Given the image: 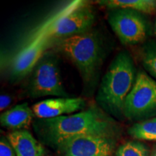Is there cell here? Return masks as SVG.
I'll return each mask as SVG.
<instances>
[{"mask_svg": "<svg viewBox=\"0 0 156 156\" xmlns=\"http://www.w3.org/2000/svg\"><path fill=\"white\" fill-rule=\"evenodd\" d=\"M33 127L40 141L56 151L65 142L80 136H119L121 132L119 123L96 103L73 115L36 119Z\"/></svg>", "mask_w": 156, "mask_h": 156, "instance_id": "6da1fadb", "label": "cell"}, {"mask_svg": "<svg viewBox=\"0 0 156 156\" xmlns=\"http://www.w3.org/2000/svg\"><path fill=\"white\" fill-rule=\"evenodd\" d=\"M136 69L127 51L119 53L101 80L95 96L96 104L113 118L124 117V103L136 80Z\"/></svg>", "mask_w": 156, "mask_h": 156, "instance_id": "7a4b0ae2", "label": "cell"}, {"mask_svg": "<svg viewBox=\"0 0 156 156\" xmlns=\"http://www.w3.org/2000/svg\"><path fill=\"white\" fill-rule=\"evenodd\" d=\"M58 48L77 68L85 85L91 87L96 83L106 56L104 43L97 32L58 40Z\"/></svg>", "mask_w": 156, "mask_h": 156, "instance_id": "3957f363", "label": "cell"}, {"mask_svg": "<svg viewBox=\"0 0 156 156\" xmlns=\"http://www.w3.org/2000/svg\"><path fill=\"white\" fill-rule=\"evenodd\" d=\"M26 90L34 98L48 95L69 98L61 79L58 58L54 52L46 51L38 60L30 73Z\"/></svg>", "mask_w": 156, "mask_h": 156, "instance_id": "277c9868", "label": "cell"}, {"mask_svg": "<svg viewBox=\"0 0 156 156\" xmlns=\"http://www.w3.org/2000/svg\"><path fill=\"white\" fill-rule=\"evenodd\" d=\"M124 114L126 119L137 122L156 117V80L142 70L136 74L126 97Z\"/></svg>", "mask_w": 156, "mask_h": 156, "instance_id": "5b68a950", "label": "cell"}, {"mask_svg": "<svg viewBox=\"0 0 156 156\" xmlns=\"http://www.w3.org/2000/svg\"><path fill=\"white\" fill-rule=\"evenodd\" d=\"M46 25L44 23V26L39 28L38 34L30 36L34 38L25 43L9 61L7 69L11 80L19 81L30 74L43 54L48 51L52 39L46 36Z\"/></svg>", "mask_w": 156, "mask_h": 156, "instance_id": "8992f818", "label": "cell"}, {"mask_svg": "<svg viewBox=\"0 0 156 156\" xmlns=\"http://www.w3.org/2000/svg\"><path fill=\"white\" fill-rule=\"evenodd\" d=\"M95 20L93 7L80 1L71 10L54 20L46 28V36L58 40L86 34L91 30Z\"/></svg>", "mask_w": 156, "mask_h": 156, "instance_id": "52a82bcc", "label": "cell"}, {"mask_svg": "<svg viewBox=\"0 0 156 156\" xmlns=\"http://www.w3.org/2000/svg\"><path fill=\"white\" fill-rule=\"evenodd\" d=\"M108 22L123 45H136L143 42L148 25L142 13L130 9H109Z\"/></svg>", "mask_w": 156, "mask_h": 156, "instance_id": "ba28073f", "label": "cell"}, {"mask_svg": "<svg viewBox=\"0 0 156 156\" xmlns=\"http://www.w3.org/2000/svg\"><path fill=\"white\" fill-rule=\"evenodd\" d=\"M119 136L87 135L64 143L56 151L63 156H112Z\"/></svg>", "mask_w": 156, "mask_h": 156, "instance_id": "9c48e42d", "label": "cell"}, {"mask_svg": "<svg viewBox=\"0 0 156 156\" xmlns=\"http://www.w3.org/2000/svg\"><path fill=\"white\" fill-rule=\"evenodd\" d=\"M87 103L82 98H57L44 100L32 107L36 119H53L85 109Z\"/></svg>", "mask_w": 156, "mask_h": 156, "instance_id": "30bf717a", "label": "cell"}, {"mask_svg": "<svg viewBox=\"0 0 156 156\" xmlns=\"http://www.w3.org/2000/svg\"><path fill=\"white\" fill-rule=\"evenodd\" d=\"M7 138L16 156H46L44 146L28 130L12 131L7 134Z\"/></svg>", "mask_w": 156, "mask_h": 156, "instance_id": "8fae6325", "label": "cell"}, {"mask_svg": "<svg viewBox=\"0 0 156 156\" xmlns=\"http://www.w3.org/2000/svg\"><path fill=\"white\" fill-rule=\"evenodd\" d=\"M36 118L33 108L28 103H23L6 111L0 116L1 125L4 127L17 130L27 129Z\"/></svg>", "mask_w": 156, "mask_h": 156, "instance_id": "7c38bea8", "label": "cell"}, {"mask_svg": "<svg viewBox=\"0 0 156 156\" xmlns=\"http://www.w3.org/2000/svg\"><path fill=\"white\" fill-rule=\"evenodd\" d=\"M97 3L109 9H130L142 14H153L156 12V0H102Z\"/></svg>", "mask_w": 156, "mask_h": 156, "instance_id": "4fadbf2b", "label": "cell"}, {"mask_svg": "<svg viewBox=\"0 0 156 156\" xmlns=\"http://www.w3.org/2000/svg\"><path fill=\"white\" fill-rule=\"evenodd\" d=\"M128 133L137 140L156 141V117L135 123L129 128Z\"/></svg>", "mask_w": 156, "mask_h": 156, "instance_id": "5bb4252c", "label": "cell"}, {"mask_svg": "<svg viewBox=\"0 0 156 156\" xmlns=\"http://www.w3.org/2000/svg\"><path fill=\"white\" fill-rule=\"evenodd\" d=\"M140 56L145 69L156 80V41H151L144 45Z\"/></svg>", "mask_w": 156, "mask_h": 156, "instance_id": "9a60e30c", "label": "cell"}, {"mask_svg": "<svg viewBox=\"0 0 156 156\" xmlns=\"http://www.w3.org/2000/svg\"><path fill=\"white\" fill-rule=\"evenodd\" d=\"M114 156H151L149 148L139 141H128L121 145Z\"/></svg>", "mask_w": 156, "mask_h": 156, "instance_id": "2e32d148", "label": "cell"}, {"mask_svg": "<svg viewBox=\"0 0 156 156\" xmlns=\"http://www.w3.org/2000/svg\"><path fill=\"white\" fill-rule=\"evenodd\" d=\"M0 156H16L12 146L5 136H2L0 140Z\"/></svg>", "mask_w": 156, "mask_h": 156, "instance_id": "e0dca14e", "label": "cell"}, {"mask_svg": "<svg viewBox=\"0 0 156 156\" xmlns=\"http://www.w3.org/2000/svg\"><path fill=\"white\" fill-rule=\"evenodd\" d=\"M12 103L11 97L8 95L2 94L0 96V110L2 112L6 108H7Z\"/></svg>", "mask_w": 156, "mask_h": 156, "instance_id": "ac0fdd59", "label": "cell"}, {"mask_svg": "<svg viewBox=\"0 0 156 156\" xmlns=\"http://www.w3.org/2000/svg\"><path fill=\"white\" fill-rule=\"evenodd\" d=\"M154 33H155V35L156 36V20L155 23V27H154Z\"/></svg>", "mask_w": 156, "mask_h": 156, "instance_id": "d6986e66", "label": "cell"}, {"mask_svg": "<svg viewBox=\"0 0 156 156\" xmlns=\"http://www.w3.org/2000/svg\"><path fill=\"white\" fill-rule=\"evenodd\" d=\"M151 156H156V149L154 151L153 153L151 154Z\"/></svg>", "mask_w": 156, "mask_h": 156, "instance_id": "ffe728a7", "label": "cell"}]
</instances>
